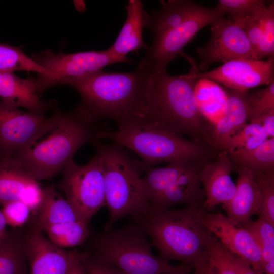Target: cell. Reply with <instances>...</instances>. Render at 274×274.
<instances>
[{"label": "cell", "instance_id": "34", "mask_svg": "<svg viewBox=\"0 0 274 274\" xmlns=\"http://www.w3.org/2000/svg\"><path fill=\"white\" fill-rule=\"evenodd\" d=\"M253 174L262 197L261 208L258 216L274 226V170L261 171Z\"/></svg>", "mask_w": 274, "mask_h": 274}, {"label": "cell", "instance_id": "15", "mask_svg": "<svg viewBox=\"0 0 274 274\" xmlns=\"http://www.w3.org/2000/svg\"><path fill=\"white\" fill-rule=\"evenodd\" d=\"M44 115L24 112L0 99V158L13 157L36 135Z\"/></svg>", "mask_w": 274, "mask_h": 274}, {"label": "cell", "instance_id": "39", "mask_svg": "<svg viewBox=\"0 0 274 274\" xmlns=\"http://www.w3.org/2000/svg\"><path fill=\"white\" fill-rule=\"evenodd\" d=\"M253 122L260 124L268 138H274V110L266 113Z\"/></svg>", "mask_w": 274, "mask_h": 274}, {"label": "cell", "instance_id": "19", "mask_svg": "<svg viewBox=\"0 0 274 274\" xmlns=\"http://www.w3.org/2000/svg\"><path fill=\"white\" fill-rule=\"evenodd\" d=\"M35 79H22L14 72H0V99L16 107L44 115L53 103L40 99Z\"/></svg>", "mask_w": 274, "mask_h": 274}, {"label": "cell", "instance_id": "24", "mask_svg": "<svg viewBox=\"0 0 274 274\" xmlns=\"http://www.w3.org/2000/svg\"><path fill=\"white\" fill-rule=\"evenodd\" d=\"M37 211L35 227L42 232L58 224L80 220L86 222L69 201L53 186L43 189L42 200Z\"/></svg>", "mask_w": 274, "mask_h": 274}, {"label": "cell", "instance_id": "31", "mask_svg": "<svg viewBox=\"0 0 274 274\" xmlns=\"http://www.w3.org/2000/svg\"><path fill=\"white\" fill-rule=\"evenodd\" d=\"M233 256L216 237L213 235L210 237L206 256L213 274H238L234 265Z\"/></svg>", "mask_w": 274, "mask_h": 274}, {"label": "cell", "instance_id": "13", "mask_svg": "<svg viewBox=\"0 0 274 274\" xmlns=\"http://www.w3.org/2000/svg\"><path fill=\"white\" fill-rule=\"evenodd\" d=\"M211 32L207 44L196 49L201 71L217 62L238 59L257 60L245 31L237 22L222 18L212 24Z\"/></svg>", "mask_w": 274, "mask_h": 274}, {"label": "cell", "instance_id": "35", "mask_svg": "<svg viewBox=\"0 0 274 274\" xmlns=\"http://www.w3.org/2000/svg\"><path fill=\"white\" fill-rule=\"evenodd\" d=\"M261 36L259 44L258 60L274 56V2L264 9L261 17Z\"/></svg>", "mask_w": 274, "mask_h": 274}, {"label": "cell", "instance_id": "32", "mask_svg": "<svg viewBox=\"0 0 274 274\" xmlns=\"http://www.w3.org/2000/svg\"><path fill=\"white\" fill-rule=\"evenodd\" d=\"M266 6L265 1L262 0H219L216 6L224 15H231V20L237 23L261 12Z\"/></svg>", "mask_w": 274, "mask_h": 274}, {"label": "cell", "instance_id": "7", "mask_svg": "<svg viewBox=\"0 0 274 274\" xmlns=\"http://www.w3.org/2000/svg\"><path fill=\"white\" fill-rule=\"evenodd\" d=\"M93 245L94 255L124 274H166L179 266L153 254L147 234L134 220L118 229L96 235Z\"/></svg>", "mask_w": 274, "mask_h": 274}, {"label": "cell", "instance_id": "11", "mask_svg": "<svg viewBox=\"0 0 274 274\" xmlns=\"http://www.w3.org/2000/svg\"><path fill=\"white\" fill-rule=\"evenodd\" d=\"M224 14L216 6H202L180 25L153 40L142 60L155 73L166 71L168 64L182 52L183 48L205 26L223 18Z\"/></svg>", "mask_w": 274, "mask_h": 274}, {"label": "cell", "instance_id": "28", "mask_svg": "<svg viewBox=\"0 0 274 274\" xmlns=\"http://www.w3.org/2000/svg\"><path fill=\"white\" fill-rule=\"evenodd\" d=\"M24 245L17 235L8 232L0 247V274H25Z\"/></svg>", "mask_w": 274, "mask_h": 274}, {"label": "cell", "instance_id": "33", "mask_svg": "<svg viewBox=\"0 0 274 274\" xmlns=\"http://www.w3.org/2000/svg\"><path fill=\"white\" fill-rule=\"evenodd\" d=\"M248 122H253L263 114L274 110V82L263 89L253 93L245 92Z\"/></svg>", "mask_w": 274, "mask_h": 274}, {"label": "cell", "instance_id": "27", "mask_svg": "<svg viewBox=\"0 0 274 274\" xmlns=\"http://www.w3.org/2000/svg\"><path fill=\"white\" fill-rule=\"evenodd\" d=\"M88 224L82 220L66 222L49 226L43 231L56 246L62 248L72 247L84 243L88 238Z\"/></svg>", "mask_w": 274, "mask_h": 274}, {"label": "cell", "instance_id": "16", "mask_svg": "<svg viewBox=\"0 0 274 274\" xmlns=\"http://www.w3.org/2000/svg\"><path fill=\"white\" fill-rule=\"evenodd\" d=\"M24 245L30 261L31 274H67L82 254L56 246L35 227Z\"/></svg>", "mask_w": 274, "mask_h": 274}, {"label": "cell", "instance_id": "12", "mask_svg": "<svg viewBox=\"0 0 274 274\" xmlns=\"http://www.w3.org/2000/svg\"><path fill=\"white\" fill-rule=\"evenodd\" d=\"M183 56L191 63L186 75L195 79H210L217 82L231 90L245 92L250 89L268 85L274 82V59L266 60L248 59H234L224 63L215 69L200 72L194 61L187 55Z\"/></svg>", "mask_w": 274, "mask_h": 274}, {"label": "cell", "instance_id": "14", "mask_svg": "<svg viewBox=\"0 0 274 274\" xmlns=\"http://www.w3.org/2000/svg\"><path fill=\"white\" fill-rule=\"evenodd\" d=\"M200 215L205 227L229 252L245 260L256 272L263 274L260 250L247 229L234 225L220 213L202 210Z\"/></svg>", "mask_w": 274, "mask_h": 274}, {"label": "cell", "instance_id": "4", "mask_svg": "<svg viewBox=\"0 0 274 274\" xmlns=\"http://www.w3.org/2000/svg\"><path fill=\"white\" fill-rule=\"evenodd\" d=\"M202 210L193 206L179 209L151 208L146 215L133 220L142 227L160 257L195 269L208 263L206 249L212 235L201 221Z\"/></svg>", "mask_w": 274, "mask_h": 274}, {"label": "cell", "instance_id": "5", "mask_svg": "<svg viewBox=\"0 0 274 274\" xmlns=\"http://www.w3.org/2000/svg\"><path fill=\"white\" fill-rule=\"evenodd\" d=\"M97 139L112 141L138 155L144 167L164 163L189 161L202 163L210 159L209 146L176 135L140 118L117 123L114 131H98Z\"/></svg>", "mask_w": 274, "mask_h": 274}, {"label": "cell", "instance_id": "41", "mask_svg": "<svg viewBox=\"0 0 274 274\" xmlns=\"http://www.w3.org/2000/svg\"><path fill=\"white\" fill-rule=\"evenodd\" d=\"M84 255V252L82 253L81 256L71 266L67 274H87L83 263Z\"/></svg>", "mask_w": 274, "mask_h": 274}, {"label": "cell", "instance_id": "23", "mask_svg": "<svg viewBox=\"0 0 274 274\" xmlns=\"http://www.w3.org/2000/svg\"><path fill=\"white\" fill-rule=\"evenodd\" d=\"M161 9L156 13H147L145 27L149 28L154 39H157L181 24L199 10L202 6L192 1H161Z\"/></svg>", "mask_w": 274, "mask_h": 274}, {"label": "cell", "instance_id": "21", "mask_svg": "<svg viewBox=\"0 0 274 274\" xmlns=\"http://www.w3.org/2000/svg\"><path fill=\"white\" fill-rule=\"evenodd\" d=\"M126 20L115 42L108 49L115 55L127 58L128 53L141 48L147 49L144 42L143 29L145 27L147 13L139 0H129L125 7Z\"/></svg>", "mask_w": 274, "mask_h": 274}, {"label": "cell", "instance_id": "43", "mask_svg": "<svg viewBox=\"0 0 274 274\" xmlns=\"http://www.w3.org/2000/svg\"><path fill=\"white\" fill-rule=\"evenodd\" d=\"M191 274H213V272L208 263L206 265L194 269Z\"/></svg>", "mask_w": 274, "mask_h": 274}, {"label": "cell", "instance_id": "3", "mask_svg": "<svg viewBox=\"0 0 274 274\" xmlns=\"http://www.w3.org/2000/svg\"><path fill=\"white\" fill-rule=\"evenodd\" d=\"M197 80L186 74L154 73L141 118L162 129L209 145L212 127L202 112L196 94ZM210 147V146H209Z\"/></svg>", "mask_w": 274, "mask_h": 274}, {"label": "cell", "instance_id": "29", "mask_svg": "<svg viewBox=\"0 0 274 274\" xmlns=\"http://www.w3.org/2000/svg\"><path fill=\"white\" fill-rule=\"evenodd\" d=\"M15 71L36 72L45 77L52 76L51 73L26 55L20 48L0 43V72Z\"/></svg>", "mask_w": 274, "mask_h": 274}, {"label": "cell", "instance_id": "30", "mask_svg": "<svg viewBox=\"0 0 274 274\" xmlns=\"http://www.w3.org/2000/svg\"><path fill=\"white\" fill-rule=\"evenodd\" d=\"M253 237L261 254L263 265L274 261V226L264 218L259 217L244 227Z\"/></svg>", "mask_w": 274, "mask_h": 274}, {"label": "cell", "instance_id": "40", "mask_svg": "<svg viewBox=\"0 0 274 274\" xmlns=\"http://www.w3.org/2000/svg\"><path fill=\"white\" fill-rule=\"evenodd\" d=\"M233 263L238 274H260L254 270L245 260L235 255Z\"/></svg>", "mask_w": 274, "mask_h": 274}, {"label": "cell", "instance_id": "36", "mask_svg": "<svg viewBox=\"0 0 274 274\" xmlns=\"http://www.w3.org/2000/svg\"><path fill=\"white\" fill-rule=\"evenodd\" d=\"M2 210L7 224L12 227H20L28 219L30 208L21 201L7 203Z\"/></svg>", "mask_w": 274, "mask_h": 274}, {"label": "cell", "instance_id": "44", "mask_svg": "<svg viewBox=\"0 0 274 274\" xmlns=\"http://www.w3.org/2000/svg\"><path fill=\"white\" fill-rule=\"evenodd\" d=\"M190 268H191L189 266L182 264L176 270L166 274H189Z\"/></svg>", "mask_w": 274, "mask_h": 274}, {"label": "cell", "instance_id": "26", "mask_svg": "<svg viewBox=\"0 0 274 274\" xmlns=\"http://www.w3.org/2000/svg\"><path fill=\"white\" fill-rule=\"evenodd\" d=\"M268 139L260 124L248 122L226 141L218 151H225L229 155L242 153L256 148Z\"/></svg>", "mask_w": 274, "mask_h": 274}, {"label": "cell", "instance_id": "38", "mask_svg": "<svg viewBox=\"0 0 274 274\" xmlns=\"http://www.w3.org/2000/svg\"><path fill=\"white\" fill-rule=\"evenodd\" d=\"M83 263L87 274H124L109 262L84 252Z\"/></svg>", "mask_w": 274, "mask_h": 274}, {"label": "cell", "instance_id": "17", "mask_svg": "<svg viewBox=\"0 0 274 274\" xmlns=\"http://www.w3.org/2000/svg\"><path fill=\"white\" fill-rule=\"evenodd\" d=\"M233 164L229 154L219 151L215 159L201 166L199 177L204 194L203 209L207 212L219 204L227 205L234 197L236 185L231 177Z\"/></svg>", "mask_w": 274, "mask_h": 274}, {"label": "cell", "instance_id": "2", "mask_svg": "<svg viewBox=\"0 0 274 274\" xmlns=\"http://www.w3.org/2000/svg\"><path fill=\"white\" fill-rule=\"evenodd\" d=\"M154 72L142 59L131 72L102 70L71 80L65 85L80 94V106L94 121L108 118L117 123L142 117Z\"/></svg>", "mask_w": 274, "mask_h": 274}, {"label": "cell", "instance_id": "42", "mask_svg": "<svg viewBox=\"0 0 274 274\" xmlns=\"http://www.w3.org/2000/svg\"><path fill=\"white\" fill-rule=\"evenodd\" d=\"M7 223L1 210H0V247L7 237L8 232L6 229Z\"/></svg>", "mask_w": 274, "mask_h": 274}, {"label": "cell", "instance_id": "22", "mask_svg": "<svg viewBox=\"0 0 274 274\" xmlns=\"http://www.w3.org/2000/svg\"><path fill=\"white\" fill-rule=\"evenodd\" d=\"M37 180L14 158H0V203L22 201Z\"/></svg>", "mask_w": 274, "mask_h": 274}, {"label": "cell", "instance_id": "20", "mask_svg": "<svg viewBox=\"0 0 274 274\" xmlns=\"http://www.w3.org/2000/svg\"><path fill=\"white\" fill-rule=\"evenodd\" d=\"M245 92L231 90L227 94L223 116L211 131L208 144L212 149L219 151L226 141L247 123Z\"/></svg>", "mask_w": 274, "mask_h": 274}, {"label": "cell", "instance_id": "37", "mask_svg": "<svg viewBox=\"0 0 274 274\" xmlns=\"http://www.w3.org/2000/svg\"><path fill=\"white\" fill-rule=\"evenodd\" d=\"M264 9L261 12L247 17L240 22L237 23L241 25L245 31L256 54V57L257 52L261 36V17Z\"/></svg>", "mask_w": 274, "mask_h": 274}, {"label": "cell", "instance_id": "1", "mask_svg": "<svg viewBox=\"0 0 274 274\" xmlns=\"http://www.w3.org/2000/svg\"><path fill=\"white\" fill-rule=\"evenodd\" d=\"M94 123L80 105L70 112L56 111L12 158L37 180L50 179L73 160L81 147L98 140Z\"/></svg>", "mask_w": 274, "mask_h": 274}, {"label": "cell", "instance_id": "6", "mask_svg": "<svg viewBox=\"0 0 274 274\" xmlns=\"http://www.w3.org/2000/svg\"><path fill=\"white\" fill-rule=\"evenodd\" d=\"M98 141L93 144L100 156L104 172L106 207L109 211L105 232L123 217L146 215L151 206L142 184L141 162L130 157L121 147Z\"/></svg>", "mask_w": 274, "mask_h": 274}, {"label": "cell", "instance_id": "8", "mask_svg": "<svg viewBox=\"0 0 274 274\" xmlns=\"http://www.w3.org/2000/svg\"><path fill=\"white\" fill-rule=\"evenodd\" d=\"M204 163L177 161L161 167L144 166L141 181L151 208L183 205L203 209L205 197L199 172Z\"/></svg>", "mask_w": 274, "mask_h": 274}, {"label": "cell", "instance_id": "10", "mask_svg": "<svg viewBox=\"0 0 274 274\" xmlns=\"http://www.w3.org/2000/svg\"><path fill=\"white\" fill-rule=\"evenodd\" d=\"M81 217L88 223L102 207L106 206L104 172L99 154L84 165L73 160L64 168L57 185Z\"/></svg>", "mask_w": 274, "mask_h": 274}, {"label": "cell", "instance_id": "18", "mask_svg": "<svg viewBox=\"0 0 274 274\" xmlns=\"http://www.w3.org/2000/svg\"><path fill=\"white\" fill-rule=\"evenodd\" d=\"M236 170L238 178L235 194L223 207L229 220L234 225L244 228L252 221L253 216L259 215L262 197L253 173L245 168H238Z\"/></svg>", "mask_w": 274, "mask_h": 274}, {"label": "cell", "instance_id": "9", "mask_svg": "<svg viewBox=\"0 0 274 274\" xmlns=\"http://www.w3.org/2000/svg\"><path fill=\"white\" fill-rule=\"evenodd\" d=\"M31 58L52 75L51 77L38 75L35 78L37 93L40 97L49 88L65 85L71 80L101 71L112 64L131 62L129 58L117 56L108 49L70 54L62 51L54 53L47 49L32 54Z\"/></svg>", "mask_w": 274, "mask_h": 274}, {"label": "cell", "instance_id": "25", "mask_svg": "<svg viewBox=\"0 0 274 274\" xmlns=\"http://www.w3.org/2000/svg\"><path fill=\"white\" fill-rule=\"evenodd\" d=\"M229 156L233 169L245 168L253 173L274 170V138L251 150Z\"/></svg>", "mask_w": 274, "mask_h": 274}]
</instances>
